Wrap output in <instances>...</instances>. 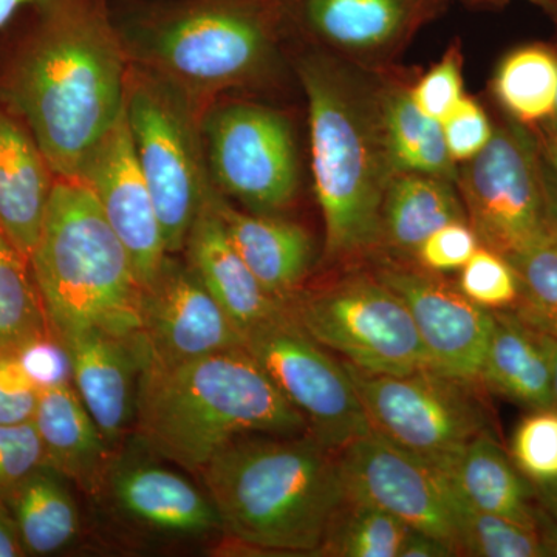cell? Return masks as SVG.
Returning <instances> with one entry per match:
<instances>
[{
	"mask_svg": "<svg viewBox=\"0 0 557 557\" xmlns=\"http://www.w3.org/2000/svg\"><path fill=\"white\" fill-rule=\"evenodd\" d=\"M127 73L113 0H35L0 28V104L27 124L58 178L78 177L123 115Z\"/></svg>",
	"mask_w": 557,
	"mask_h": 557,
	"instance_id": "6da1fadb",
	"label": "cell"
},
{
	"mask_svg": "<svg viewBox=\"0 0 557 557\" xmlns=\"http://www.w3.org/2000/svg\"><path fill=\"white\" fill-rule=\"evenodd\" d=\"M289 65L309 108L311 172L324 219L327 265L357 267L381 252V207L394 177L381 112V75L307 44Z\"/></svg>",
	"mask_w": 557,
	"mask_h": 557,
	"instance_id": "7a4b0ae2",
	"label": "cell"
},
{
	"mask_svg": "<svg viewBox=\"0 0 557 557\" xmlns=\"http://www.w3.org/2000/svg\"><path fill=\"white\" fill-rule=\"evenodd\" d=\"M129 65L175 87L201 115L220 98L284 78L281 0H113Z\"/></svg>",
	"mask_w": 557,
	"mask_h": 557,
	"instance_id": "3957f363",
	"label": "cell"
},
{
	"mask_svg": "<svg viewBox=\"0 0 557 557\" xmlns=\"http://www.w3.org/2000/svg\"><path fill=\"white\" fill-rule=\"evenodd\" d=\"M134 426L150 453L193 474L245 435L307 434L306 418L245 347L175 364L145 362Z\"/></svg>",
	"mask_w": 557,
	"mask_h": 557,
	"instance_id": "277c9868",
	"label": "cell"
},
{
	"mask_svg": "<svg viewBox=\"0 0 557 557\" xmlns=\"http://www.w3.org/2000/svg\"><path fill=\"white\" fill-rule=\"evenodd\" d=\"M200 475L220 530L270 552L317 555L346 497L338 450L310 434L236 438Z\"/></svg>",
	"mask_w": 557,
	"mask_h": 557,
	"instance_id": "5b68a950",
	"label": "cell"
},
{
	"mask_svg": "<svg viewBox=\"0 0 557 557\" xmlns=\"http://www.w3.org/2000/svg\"><path fill=\"white\" fill-rule=\"evenodd\" d=\"M30 265L58 341L89 330L139 335L145 288L129 251L81 180L54 182Z\"/></svg>",
	"mask_w": 557,
	"mask_h": 557,
	"instance_id": "8992f818",
	"label": "cell"
},
{
	"mask_svg": "<svg viewBox=\"0 0 557 557\" xmlns=\"http://www.w3.org/2000/svg\"><path fill=\"white\" fill-rule=\"evenodd\" d=\"M124 115L168 252L180 255L214 190L201 137L203 115L175 87L132 65Z\"/></svg>",
	"mask_w": 557,
	"mask_h": 557,
	"instance_id": "52a82bcc",
	"label": "cell"
},
{
	"mask_svg": "<svg viewBox=\"0 0 557 557\" xmlns=\"http://www.w3.org/2000/svg\"><path fill=\"white\" fill-rule=\"evenodd\" d=\"M288 309L311 338L364 372L431 370L405 300L372 271L347 270L329 284L300 292Z\"/></svg>",
	"mask_w": 557,
	"mask_h": 557,
	"instance_id": "ba28073f",
	"label": "cell"
},
{
	"mask_svg": "<svg viewBox=\"0 0 557 557\" xmlns=\"http://www.w3.org/2000/svg\"><path fill=\"white\" fill-rule=\"evenodd\" d=\"M212 186L247 211L281 214L295 203L300 161L284 110L247 98H220L201 116Z\"/></svg>",
	"mask_w": 557,
	"mask_h": 557,
	"instance_id": "9c48e42d",
	"label": "cell"
},
{
	"mask_svg": "<svg viewBox=\"0 0 557 557\" xmlns=\"http://www.w3.org/2000/svg\"><path fill=\"white\" fill-rule=\"evenodd\" d=\"M346 364L373 431L446 469L468 443L487 431L474 383L434 370L381 375Z\"/></svg>",
	"mask_w": 557,
	"mask_h": 557,
	"instance_id": "30bf717a",
	"label": "cell"
},
{
	"mask_svg": "<svg viewBox=\"0 0 557 557\" xmlns=\"http://www.w3.org/2000/svg\"><path fill=\"white\" fill-rule=\"evenodd\" d=\"M456 185L480 245L505 258L553 230L537 138L518 121L494 127L485 148L458 164Z\"/></svg>",
	"mask_w": 557,
	"mask_h": 557,
	"instance_id": "8fae6325",
	"label": "cell"
},
{
	"mask_svg": "<svg viewBox=\"0 0 557 557\" xmlns=\"http://www.w3.org/2000/svg\"><path fill=\"white\" fill-rule=\"evenodd\" d=\"M245 348L306 418L307 434L322 445L339 450L372 431L346 364L311 338L288 307L249 330Z\"/></svg>",
	"mask_w": 557,
	"mask_h": 557,
	"instance_id": "7c38bea8",
	"label": "cell"
},
{
	"mask_svg": "<svg viewBox=\"0 0 557 557\" xmlns=\"http://www.w3.org/2000/svg\"><path fill=\"white\" fill-rule=\"evenodd\" d=\"M370 262L372 273L405 300L431 370L480 384L493 332V310L471 302L457 284L413 260L379 255Z\"/></svg>",
	"mask_w": 557,
	"mask_h": 557,
	"instance_id": "4fadbf2b",
	"label": "cell"
},
{
	"mask_svg": "<svg viewBox=\"0 0 557 557\" xmlns=\"http://www.w3.org/2000/svg\"><path fill=\"white\" fill-rule=\"evenodd\" d=\"M338 457L346 496L386 509L413 530L448 542L458 555L448 478L438 468L373 429Z\"/></svg>",
	"mask_w": 557,
	"mask_h": 557,
	"instance_id": "5bb4252c",
	"label": "cell"
},
{
	"mask_svg": "<svg viewBox=\"0 0 557 557\" xmlns=\"http://www.w3.org/2000/svg\"><path fill=\"white\" fill-rule=\"evenodd\" d=\"M443 0H281L292 42L372 69L445 9Z\"/></svg>",
	"mask_w": 557,
	"mask_h": 557,
	"instance_id": "9a60e30c",
	"label": "cell"
},
{
	"mask_svg": "<svg viewBox=\"0 0 557 557\" xmlns=\"http://www.w3.org/2000/svg\"><path fill=\"white\" fill-rule=\"evenodd\" d=\"M178 255L143 289V364H175L245 347V336Z\"/></svg>",
	"mask_w": 557,
	"mask_h": 557,
	"instance_id": "2e32d148",
	"label": "cell"
},
{
	"mask_svg": "<svg viewBox=\"0 0 557 557\" xmlns=\"http://www.w3.org/2000/svg\"><path fill=\"white\" fill-rule=\"evenodd\" d=\"M76 178L94 194L110 226L129 251L145 288L170 252L124 112L91 150Z\"/></svg>",
	"mask_w": 557,
	"mask_h": 557,
	"instance_id": "e0dca14e",
	"label": "cell"
},
{
	"mask_svg": "<svg viewBox=\"0 0 557 557\" xmlns=\"http://www.w3.org/2000/svg\"><path fill=\"white\" fill-rule=\"evenodd\" d=\"M67 351L72 384L109 445L135 423L143 347L139 335L120 338L89 330L60 341Z\"/></svg>",
	"mask_w": 557,
	"mask_h": 557,
	"instance_id": "ac0fdd59",
	"label": "cell"
},
{
	"mask_svg": "<svg viewBox=\"0 0 557 557\" xmlns=\"http://www.w3.org/2000/svg\"><path fill=\"white\" fill-rule=\"evenodd\" d=\"M209 203L260 285L288 306L302 292L317 259L307 230L278 214L242 211L215 188Z\"/></svg>",
	"mask_w": 557,
	"mask_h": 557,
	"instance_id": "d6986e66",
	"label": "cell"
},
{
	"mask_svg": "<svg viewBox=\"0 0 557 557\" xmlns=\"http://www.w3.org/2000/svg\"><path fill=\"white\" fill-rule=\"evenodd\" d=\"M209 197L190 226L183 252L189 269L245 336L288 306L270 296L248 269L231 244Z\"/></svg>",
	"mask_w": 557,
	"mask_h": 557,
	"instance_id": "ffe728a7",
	"label": "cell"
},
{
	"mask_svg": "<svg viewBox=\"0 0 557 557\" xmlns=\"http://www.w3.org/2000/svg\"><path fill=\"white\" fill-rule=\"evenodd\" d=\"M57 178L27 124L0 104V228L28 260Z\"/></svg>",
	"mask_w": 557,
	"mask_h": 557,
	"instance_id": "44dd1931",
	"label": "cell"
},
{
	"mask_svg": "<svg viewBox=\"0 0 557 557\" xmlns=\"http://www.w3.org/2000/svg\"><path fill=\"white\" fill-rule=\"evenodd\" d=\"M46 467L86 493H97L110 474V449L72 381L40 387L33 418Z\"/></svg>",
	"mask_w": 557,
	"mask_h": 557,
	"instance_id": "7402d4cb",
	"label": "cell"
},
{
	"mask_svg": "<svg viewBox=\"0 0 557 557\" xmlns=\"http://www.w3.org/2000/svg\"><path fill=\"white\" fill-rule=\"evenodd\" d=\"M112 494L127 518L172 534L220 530L214 505L177 472L150 463H131L112 472Z\"/></svg>",
	"mask_w": 557,
	"mask_h": 557,
	"instance_id": "603a6c76",
	"label": "cell"
},
{
	"mask_svg": "<svg viewBox=\"0 0 557 557\" xmlns=\"http://www.w3.org/2000/svg\"><path fill=\"white\" fill-rule=\"evenodd\" d=\"M467 220L457 185L434 175L397 172L388 182L381 207L380 255L413 260L431 234Z\"/></svg>",
	"mask_w": 557,
	"mask_h": 557,
	"instance_id": "cb8c5ba5",
	"label": "cell"
},
{
	"mask_svg": "<svg viewBox=\"0 0 557 557\" xmlns=\"http://www.w3.org/2000/svg\"><path fill=\"white\" fill-rule=\"evenodd\" d=\"M480 384L531 410L555 408L547 351L536 330L512 310H493Z\"/></svg>",
	"mask_w": 557,
	"mask_h": 557,
	"instance_id": "d4e9b609",
	"label": "cell"
},
{
	"mask_svg": "<svg viewBox=\"0 0 557 557\" xmlns=\"http://www.w3.org/2000/svg\"><path fill=\"white\" fill-rule=\"evenodd\" d=\"M442 472L474 507L537 531L539 511L531 504L530 486L490 431L468 443Z\"/></svg>",
	"mask_w": 557,
	"mask_h": 557,
	"instance_id": "484cf974",
	"label": "cell"
},
{
	"mask_svg": "<svg viewBox=\"0 0 557 557\" xmlns=\"http://www.w3.org/2000/svg\"><path fill=\"white\" fill-rule=\"evenodd\" d=\"M381 112L394 174L413 172L457 182L458 164L450 157L442 123L417 108L409 87L381 76Z\"/></svg>",
	"mask_w": 557,
	"mask_h": 557,
	"instance_id": "4316f807",
	"label": "cell"
},
{
	"mask_svg": "<svg viewBox=\"0 0 557 557\" xmlns=\"http://www.w3.org/2000/svg\"><path fill=\"white\" fill-rule=\"evenodd\" d=\"M16 523L27 556H51L79 533V512L65 479L39 468L2 498Z\"/></svg>",
	"mask_w": 557,
	"mask_h": 557,
	"instance_id": "83f0119b",
	"label": "cell"
},
{
	"mask_svg": "<svg viewBox=\"0 0 557 557\" xmlns=\"http://www.w3.org/2000/svg\"><path fill=\"white\" fill-rule=\"evenodd\" d=\"M496 100L523 126L552 119L557 100V53L531 44L509 51L493 78Z\"/></svg>",
	"mask_w": 557,
	"mask_h": 557,
	"instance_id": "f1b7e54d",
	"label": "cell"
},
{
	"mask_svg": "<svg viewBox=\"0 0 557 557\" xmlns=\"http://www.w3.org/2000/svg\"><path fill=\"white\" fill-rule=\"evenodd\" d=\"M49 335L30 260L0 228V351L17 354Z\"/></svg>",
	"mask_w": 557,
	"mask_h": 557,
	"instance_id": "f546056e",
	"label": "cell"
},
{
	"mask_svg": "<svg viewBox=\"0 0 557 557\" xmlns=\"http://www.w3.org/2000/svg\"><path fill=\"white\" fill-rule=\"evenodd\" d=\"M409 530L386 509L346 496L330 520L314 556L398 557Z\"/></svg>",
	"mask_w": 557,
	"mask_h": 557,
	"instance_id": "4dcf8cb0",
	"label": "cell"
},
{
	"mask_svg": "<svg viewBox=\"0 0 557 557\" xmlns=\"http://www.w3.org/2000/svg\"><path fill=\"white\" fill-rule=\"evenodd\" d=\"M448 483L450 507L456 519L458 555L544 557L537 531L474 507L449 478Z\"/></svg>",
	"mask_w": 557,
	"mask_h": 557,
	"instance_id": "1f68e13d",
	"label": "cell"
},
{
	"mask_svg": "<svg viewBox=\"0 0 557 557\" xmlns=\"http://www.w3.org/2000/svg\"><path fill=\"white\" fill-rule=\"evenodd\" d=\"M519 278L516 314L530 327L557 339V233L549 230L508 256Z\"/></svg>",
	"mask_w": 557,
	"mask_h": 557,
	"instance_id": "d6a6232c",
	"label": "cell"
},
{
	"mask_svg": "<svg viewBox=\"0 0 557 557\" xmlns=\"http://www.w3.org/2000/svg\"><path fill=\"white\" fill-rule=\"evenodd\" d=\"M457 287L486 310H512L519 299V278L511 263L482 245L460 269Z\"/></svg>",
	"mask_w": 557,
	"mask_h": 557,
	"instance_id": "836d02e7",
	"label": "cell"
},
{
	"mask_svg": "<svg viewBox=\"0 0 557 557\" xmlns=\"http://www.w3.org/2000/svg\"><path fill=\"white\" fill-rule=\"evenodd\" d=\"M511 456L522 475L536 485L557 480V409L533 410L520 421Z\"/></svg>",
	"mask_w": 557,
	"mask_h": 557,
	"instance_id": "e575fe53",
	"label": "cell"
},
{
	"mask_svg": "<svg viewBox=\"0 0 557 557\" xmlns=\"http://www.w3.org/2000/svg\"><path fill=\"white\" fill-rule=\"evenodd\" d=\"M409 91L421 112L443 123L465 97L460 46H450L442 60L409 87Z\"/></svg>",
	"mask_w": 557,
	"mask_h": 557,
	"instance_id": "d590c367",
	"label": "cell"
},
{
	"mask_svg": "<svg viewBox=\"0 0 557 557\" xmlns=\"http://www.w3.org/2000/svg\"><path fill=\"white\" fill-rule=\"evenodd\" d=\"M42 467L46 458L35 424H0V500Z\"/></svg>",
	"mask_w": 557,
	"mask_h": 557,
	"instance_id": "8d00e7d4",
	"label": "cell"
},
{
	"mask_svg": "<svg viewBox=\"0 0 557 557\" xmlns=\"http://www.w3.org/2000/svg\"><path fill=\"white\" fill-rule=\"evenodd\" d=\"M480 248L478 234L467 220H457L435 231L413 256V262L434 273L463 269L465 263Z\"/></svg>",
	"mask_w": 557,
	"mask_h": 557,
	"instance_id": "74e56055",
	"label": "cell"
},
{
	"mask_svg": "<svg viewBox=\"0 0 557 557\" xmlns=\"http://www.w3.org/2000/svg\"><path fill=\"white\" fill-rule=\"evenodd\" d=\"M442 126L450 157L457 164L478 156L494 134V126L485 109L467 95L446 116Z\"/></svg>",
	"mask_w": 557,
	"mask_h": 557,
	"instance_id": "f35d334b",
	"label": "cell"
},
{
	"mask_svg": "<svg viewBox=\"0 0 557 557\" xmlns=\"http://www.w3.org/2000/svg\"><path fill=\"white\" fill-rule=\"evenodd\" d=\"M40 386L16 354L0 351V424L33 423Z\"/></svg>",
	"mask_w": 557,
	"mask_h": 557,
	"instance_id": "ab89813d",
	"label": "cell"
},
{
	"mask_svg": "<svg viewBox=\"0 0 557 557\" xmlns=\"http://www.w3.org/2000/svg\"><path fill=\"white\" fill-rule=\"evenodd\" d=\"M22 366L40 387L72 381L67 351L53 333L17 351Z\"/></svg>",
	"mask_w": 557,
	"mask_h": 557,
	"instance_id": "60d3db41",
	"label": "cell"
},
{
	"mask_svg": "<svg viewBox=\"0 0 557 557\" xmlns=\"http://www.w3.org/2000/svg\"><path fill=\"white\" fill-rule=\"evenodd\" d=\"M536 138L549 222L557 233V134L545 124Z\"/></svg>",
	"mask_w": 557,
	"mask_h": 557,
	"instance_id": "b9f144b4",
	"label": "cell"
},
{
	"mask_svg": "<svg viewBox=\"0 0 557 557\" xmlns=\"http://www.w3.org/2000/svg\"><path fill=\"white\" fill-rule=\"evenodd\" d=\"M456 556V552L448 542L437 536L424 533V531L410 528L408 536L403 542L398 557H449Z\"/></svg>",
	"mask_w": 557,
	"mask_h": 557,
	"instance_id": "7bdbcfd3",
	"label": "cell"
},
{
	"mask_svg": "<svg viewBox=\"0 0 557 557\" xmlns=\"http://www.w3.org/2000/svg\"><path fill=\"white\" fill-rule=\"evenodd\" d=\"M27 556L16 523L0 500V557Z\"/></svg>",
	"mask_w": 557,
	"mask_h": 557,
	"instance_id": "ee69618b",
	"label": "cell"
},
{
	"mask_svg": "<svg viewBox=\"0 0 557 557\" xmlns=\"http://www.w3.org/2000/svg\"><path fill=\"white\" fill-rule=\"evenodd\" d=\"M537 534L544 556L557 557V519L539 511Z\"/></svg>",
	"mask_w": 557,
	"mask_h": 557,
	"instance_id": "f6af8a7d",
	"label": "cell"
},
{
	"mask_svg": "<svg viewBox=\"0 0 557 557\" xmlns=\"http://www.w3.org/2000/svg\"><path fill=\"white\" fill-rule=\"evenodd\" d=\"M537 336L539 339H541L545 351H547L549 366H552L553 397H555V409H557V339L552 338V336L545 335V333L542 332H537Z\"/></svg>",
	"mask_w": 557,
	"mask_h": 557,
	"instance_id": "bcb514c9",
	"label": "cell"
},
{
	"mask_svg": "<svg viewBox=\"0 0 557 557\" xmlns=\"http://www.w3.org/2000/svg\"><path fill=\"white\" fill-rule=\"evenodd\" d=\"M35 0H0V28L10 24L22 10L27 9Z\"/></svg>",
	"mask_w": 557,
	"mask_h": 557,
	"instance_id": "7dc6e473",
	"label": "cell"
},
{
	"mask_svg": "<svg viewBox=\"0 0 557 557\" xmlns=\"http://www.w3.org/2000/svg\"><path fill=\"white\" fill-rule=\"evenodd\" d=\"M539 496H541L542 504L552 512L553 518L557 519V480L555 482L544 483V485H536Z\"/></svg>",
	"mask_w": 557,
	"mask_h": 557,
	"instance_id": "c3c4849f",
	"label": "cell"
},
{
	"mask_svg": "<svg viewBox=\"0 0 557 557\" xmlns=\"http://www.w3.org/2000/svg\"><path fill=\"white\" fill-rule=\"evenodd\" d=\"M443 2L463 3V5L469 7V9L496 10L508 5L511 0H443Z\"/></svg>",
	"mask_w": 557,
	"mask_h": 557,
	"instance_id": "681fc988",
	"label": "cell"
},
{
	"mask_svg": "<svg viewBox=\"0 0 557 557\" xmlns=\"http://www.w3.org/2000/svg\"><path fill=\"white\" fill-rule=\"evenodd\" d=\"M545 124H547V126L552 127V129L555 131L557 134V100H556V106H555V112H553L552 119L545 121Z\"/></svg>",
	"mask_w": 557,
	"mask_h": 557,
	"instance_id": "f907efd6",
	"label": "cell"
}]
</instances>
